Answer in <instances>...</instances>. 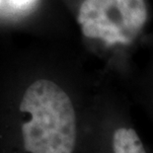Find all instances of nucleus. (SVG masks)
<instances>
[{"label": "nucleus", "mask_w": 153, "mask_h": 153, "mask_svg": "<svg viewBox=\"0 0 153 153\" xmlns=\"http://www.w3.org/2000/svg\"><path fill=\"white\" fill-rule=\"evenodd\" d=\"M20 110L28 116L21 129L29 153H73L76 113L70 97L58 84L44 78L36 80L26 89Z\"/></svg>", "instance_id": "obj_1"}, {"label": "nucleus", "mask_w": 153, "mask_h": 153, "mask_svg": "<svg viewBox=\"0 0 153 153\" xmlns=\"http://www.w3.org/2000/svg\"><path fill=\"white\" fill-rule=\"evenodd\" d=\"M150 18L147 0H83L81 33L107 48H128L143 38Z\"/></svg>", "instance_id": "obj_2"}, {"label": "nucleus", "mask_w": 153, "mask_h": 153, "mask_svg": "<svg viewBox=\"0 0 153 153\" xmlns=\"http://www.w3.org/2000/svg\"><path fill=\"white\" fill-rule=\"evenodd\" d=\"M114 153H146L140 137L132 128H117L113 134Z\"/></svg>", "instance_id": "obj_3"}, {"label": "nucleus", "mask_w": 153, "mask_h": 153, "mask_svg": "<svg viewBox=\"0 0 153 153\" xmlns=\"http://www.w3.org/2000/svg\"><path fill=\"white\" fill-rule=\"evenodd\" d=\"M144 42L147 48V61L146 64L149 65V71L153 73V33H149L146 37H144Z\"/></svg>", "instance_id": "obj_4"}, {"label": "nucleus", "mask_w": 153, "mask_h": 153, "mask_svg": "<svg viewBox=\"0 0 153 153\" xmlns=\"http://www.w3.org/2000/svg\"><path fill=\"white\" fill-rule=\"evenodd\" d=\"M11 3L16 7H24L29 5L33 0H10Z\"/></svg>", "instance_id": "obj_5"}]
</instances>
